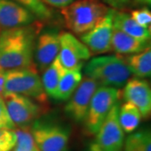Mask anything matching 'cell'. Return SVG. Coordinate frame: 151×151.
Instances as JSON below:
<instances>
[{
	"label": "cell",
	"instance_id": "6da1fadb",
	"mask_svg": "<svg viewBox=\"0 0 151 151\" xmlns=\"http://www.w3.org/2000/svg\"><path fill=\"white\" fill-rule=\"evenodd\" d=\"M40 28L29 25L0 30V70H21L35 67L34 50Z\"/></svg>",
	"mask_w": 151,
	"mask_h": 151
},
{
	"label": "cell",
	"instance_id": "7a4b0ae2",
	"mask_svg": "<svg viewBox=\"0 0 151 151\" xmlns=\"http://www.w3.org/2000/svg\"><path fill=\"white\" fill-rule=\"evenodd\" d=\"M84 74L102 86L120 88L131 76L126 61L121 55L95 57L86 64Z\"/></svg>",
	"mask_w": 151,
	"mask_h": 151
},
{
	"label": "cell",
	"instance_id": "3957f363",
	"mask_svg": "<svg viewBox=\"0 0 151 151\" xmlns=\"http://www.w3.org/2000/svg\"><path fill=\"white\" fill-rule=\"evenodd\" d=\"M60 9L65 26L79 36L95 27L109 10L98 0L74 1Z\"/></svg>",
	"mask_w": 151,
	"mask_h": 151
},
{
	"label": "cell",
	"instance_id": "277c9868",
	"mask_svg": "<svg viewBox=\"0 0 151 151\" xmlns=\"http://www.w3.org/2000/svg\"><path fill=\"white\" fill-rule=\"evenodd\" d=\"M4 92L23 95L43 105L47 103V95L35 66L7 71Z\"/></svg>",
	"mask_w": 151,
	"mask_h": 151
},
{
	"label": "cell",
	"instance_id": "5b68a950",
	"mask_svg": "<svg viewBox=\"0 0 151 151\" xmlns=\"http://www.w3.org/2000/svg\"><path fill=\"white\" fill-rule=\"evenodd\" d=\"M121 93L119 88L112 86H98L93 94L87 110L85 127L87 134L95 135L108 116L111 108L119 103Z\"/></svg>",
	"mask_w": 151,
	"mask_h": 151
},
{
	"label": "cell",
	"instance_id": "8992f818",
	"mask_svg": "<svg viewBox=\"0 0 151 151\" xmlns=\"http://www.w3.org/2000/svg\"><path fill=\"white\" fill-rule=\"evenodd\" d=\"M30 131L40 151L67 150L70 131L65 125L36 120Z\"/></svg>",
	"mask_w": 151,
	"mask_h": 151
},
{
	"label": "cell",
	"instance_id": "52a82bcc",
	"mask_svg": "<svg viewBox=\"0 0 151 151\" xmlns=\"http://www.w3.org/2000/svg\"><path fill=\"white\" fill-rule=\"evenodd\" d=\"M7 111L15 127H27L38 120L45 109L33 99L13 92L2 95Z\"/></svg>",
	"mask_w": 151,
	"mask_h": 151
},
{
	"label": "cell",
	"instance_id": "ba28073f",
	"mask_svg": "<svg viewBox=\"0 0 151 151\" xmlns=\"http://www.w3.org/2000/svg\"><path fill=\"white\" fill-rule=\"evenodd\" d=\"M119 102L111 108L90 146L100 151H121L124 147V132L119 120Z\"/></svg>",
	"mask_w": 151,
	"mask_h": 151
},
{
	"label": "cell",
	"instance_id": "9c48e42d",
	"mask_svg": "<svg viewBox=\"0 0 151 151\" xmlns=\"http://www.w3.org/2000/svg\"><path fill=\"white\" fill-rule=\"evenodd\" d=\"M114 13V9H109L95 27L80 36V40L89 49L92 55L104 54L112 50L111 40Z\"/></svg>",
	"mask_w": 151,
	"mask_h": 151
},
{
	"label": "cell",
	"instance_id": "30bf717a",
	"mask_svg": "<svg viewBox=\"0 0 151 151\" xmlns=\"http://www.w3.org/2000/svg\"><path fill=\"white\" fill-rule=\"evenodd\" d=\"M98 86L99 84L92 78L87 76L82 78L68 99L69 101L65 107V114L76 123L84 122L91 99Z\"/></svg>",
	"mask_w": 151,
	"mask_h": 151
},
{
	"label": "cell",
	"instance_id": "8fae6325",
	"mask_svg": "<svg viewBox=\"0 0 151 151\" xmlns=\"http://www.w3.org/2000/svg\"><path fill=\"white\" fill-rule=\"evenodd\" d=\"M60 48L58 55L60 62L65 70L82 66L91 57L89 49L71 33H60Z\"/></svg>",
	"mask_w": 151,
	"mask_h": 151
},
{
	"label": "cell",
	"instance_id": "7c38bea8",
	"mask_svg": "<svg viewBox=\"0 0 151 151\" xmlns=\"http://www.w3.org/2000/svg\"><path fill=\"white\" fill-rule=\"evenodd\" d=\"M60 33L47 30L36 39L34 50V63L40 71H43L57 58L60 48Z\"/></svg>",
	"mask_w": 151,
	"mask_h": 151
},
{
	"label": "cell",
	"instance_id": "4fadbf2b",
	"mask_svg": "<svg viewBox=\"0 0 151 151\" xmlns=\"http://www.w3.org/2000/svg\"><path fill=\"white\" fill-rule=\"evenodd\" d=\"M30 11L13 0H0V29L29 25L36 22Z\"/></svg>",
	"mask_w": 151,
	"mask_h": 151
},
{
	"label": "cell",
	"instance_id": "5bb4252c",
	"mask_svg": "<svg viewBox=\"0 0 151 151\" xmlns=\"http://www.w3.org/2000/svg\"><path fill=\"white\" fill-rule=\"evenodd\" d=\"M123 97L139 109L145 119L150 117L151 112V91L149 82L141 78L129 79L123 92Z\"/></svg>",
	"mask_w": 151,
	"mask_h": 151
},
{
	"label": "cell",
	"instance_id": "9a60e30c",
	"mask_svg": "<svg viewBox=\"0 0 151 151\" xmlns=\"http://www.w3.org/2000/svg\"><path fill=\"white\" fill-rule=\"evenodd\" d=\"M111 46L117 54L131 55L139 53L150 46L149 41L132 37L126 33L113 27Z\"/></svg>",
	"mask_w": 151,
	"mask_h": 151
},
{
	"label": "cell",
	"instance_id": "2e32d148",
	"mask_svg": "<svg viewBox=\"0 0 151 151\" xmlns=\"http://www.w3.org/2000/svg\"><path fill=\"white\" fill-rule=\"evenodd\" d=\"M113 27L141 40L150 41V29L141 26L132 19L129 14L124 12L115 11L113 16Z\"/></svg>",
	"mask_w": 151,
	"mask_h": 151
},
{
	"label": "cell",
	"instance_id": "e0dca14e",
	"mask_svg": "<svg viewBox=\"0 0 151 151\" xmlns=\"http://www.w3.org/2000/svg\"><path fill=\"white\" fill-rule=\"evenodd\" d=\"M82 66H78L71 70H65L60 80L52 98L58 101L68 100L82 79Z\"/></svg>",
	"mask_w": 151,
	"mask_h": 151
},
{
	"label": "cell",
	"instance_id": "ac0fdd59",
	"mask_svg": "<svg viewBox=\"0 0 151 151\" xmlns=\"http://www.w3.org/2000/svg\"><path fill=\"white\" fill-rule=\"evenodd\" d=\"M125 59L126 64L131 74L136 77H150L151 75V50L150 46L143 51L131 54Z\"/></svg>",
	"mask_w": 151,
	"mask_h": 151
},
{
	"label": "cell",
	"instance_id": "d6986e66",
	"mask_svg": "<svg viewBox=\"0 0 151 151\" xmlns=\"http://www.w3.org/2000/svg\"><path fill=\"white\" fill-rule=\"evenodd\" d=\"M65 70V69L60 62L58 56L47 68L43 70L41 81L44 90L49 97H53L55 91Z\"/></svg>",
	"mask_w": 151,
	"mask_h": 151
},
{
	"label": "cell",
	"instance_id": "ffe728a7",
	"mask_svg": "<svg viewBox=\"0 0 151 151\" xmlns=\"http://www.w3.org/2000/svg\"><path fill=\"white\" fill-rule=\"evenodd\" d=\"M141 118L139 109L132 103L126 102L119 107V124L124 133L130 134L134 132L140 124Z\"/></svg>",
	"mask_w": 151,
	"mask_h": 151
},
{
	"label": "cell",
	"instance_id": "44dd1931",
	"mask_svg": "<svg viewBox=\"0 0 151 151\" xmlns=\"http://www.w3.org/2000/svg\"><path fill=\"white\" fill-rule=\"evenodd\" d=\"M124 151H151L150 130L139 131L130 134L124 143Z\"/></svg>",
	"mask_w": 151,
	"mask_h": 151
},
{
	"label": "cell",
	"instance_id": "7402d4cb",
	"mask_svg": "<svg viewBox=\"0 0 151 151\" xmlns=\"http://www.w3.org/2000/svg\"><path fill=\"white\" fill-rule=\"evenodd\" d=\"M15 133L17 141L12 151H40L34 139L29 126L18 127Z\"/></svg>",
	"mask_w": 151,
	"mask_h": 151
},
{
	"label": "cell",
	"instance_id": "603a6c76",
	"mask_svg": "<svg viewBox=\"0 0 151 151\" xmlns=\"http://www.w3.org/2000/svg\"><path fill=\"white\" fill-rule=\"evenodd\" d=\"M30 11L36 19L46 21L52 19L51 10L44 4L41 0H13Z\"/></svg>",
	"mask_w": 151,
	"mask_h": 151
},
{
	"label": "cell",
	"instance_id": "cb8c5ba5",
	"mask_svg": "<svg viewBox=\"0 0 151 151\" xmlns=\"http://www.w3.org/2000/svg\"><path fill=\"white\" fill-rule=\"evenodd\" d=\"M16 141L15 129H0V151H12Z\"/></svg>",
	"mask_w": 151,
	"mask_h": 151
},
{
	"label": "cell",
	"instance_id": "d4e9b609",
	"mask_svg": "<svg viewBox=\"0 0 151 151\" xmlns=\"http://www.w3.org/2000/svg\"><path fill=\"white\" fill-rule=\"evenodd\" d=\"M132 19L137 22L141 26L150 28L151 23V13L148 8H143L131 12Z\"/></svg>",
	"mask_w": 151,
	"mask_h": 151
},
{
	"label": "cell",
	"instance_id": "484cf974",
	"mask_svg": "<svg viewBox=\"0 0 151 151\" xmlns=\"http://www.w3.org/2000/svg\"><path fill=\"white\" fill-rule=\"evenodd\" d=\"M15 125L11 120L9 113L7 111L2 96H0V129H15Z\"/></svg>",
	"mask_w": 151,
	"mask_h": 151
},
{
	"label": "cell",
	"instance_id": "4316f807",
	"mask_svg": "<svg viewBox=\"0 0 151 151\" xmlns=\"http://www.w3.org/2000/svg\"><path fill=\"white\" fill-rule=\"evenodd\" d=\"M45 4L55 7V8H65L66 6L70 4L71 3H73L76 0H41Z\"/></svg>",
	"mask_w": 151,
	"mask_h": 151
},
{
	"label": "cell",
	"instance_id": "83f0119b",
	"mask_svg": "<svg viewBox=\"0 0 151 151\" xmlns=\"http://www.w3.org/2000/svg\"><path fill=\"white\" fill-rule=\"evenodd\" d=\"M106 1L109 4H111L113 7H118V8L123 7L125 4H127L129 2V0H106Z\"/></svg>",
	"mask_w": 151,
	"mask_h": 151
},
{
	"label": "cell",
	"instance_id": "f1b7e54d",
	"mask_svg": "<svg viewBox=\"0 0 151 151\" xmlns=\"http://www.w3.org/2000/svg\"><path fill=\"white\" fill-rule=\"evenodd\" d=\"M6 72L0 70V96L4 92V83H5Z\"/></svg>",
	"mask_w": 151,
	"mask_h": 151
},
{
	"label": "cell",
	"instance_id": "f546056e",
	"mask_svg": "<svg viewBox=\"0 0 151 151\" xmlns=\"http://www.w3.org/2000/svg\"><path fill=\"white\" fill-rule=\"evenodd\" d=\"M84 151H100V150H96V149H94V148H92L91 146H89L87 149H86V150Z\"/></svg>",
	"mask_w": 151,
	"mask_h": 151
},
{
	"label": "cell",
	"instance_id": "4dcf8cb0",
	"mask_svg": "<svg viewBox=\"0 0 151 151\" xmlns=\"http://www.w3.org/2000/svg\"><path fill=\"white\" fill-rule=\"evenodd\" d=\"M151 0H142V3L144 4H150Z\"/></svg>",
	"mask_w": 151,
	"mask_h": 151
},
{
	"label": "cell",
	"instance_id": "1f68e13d",
	"mask_svg": "<svg viewBox=\"0 0 151 151\" xmlns=\"http://www.w3.org/2000/svg\"><path fill=\"white\" fill-rule=\"evenodd\" d=\"M135 1H137V2H139V3H142V0H135Z\"/></svg>",
	"mask_w": 151,
	"mask_h": 151
}]
</instances>
